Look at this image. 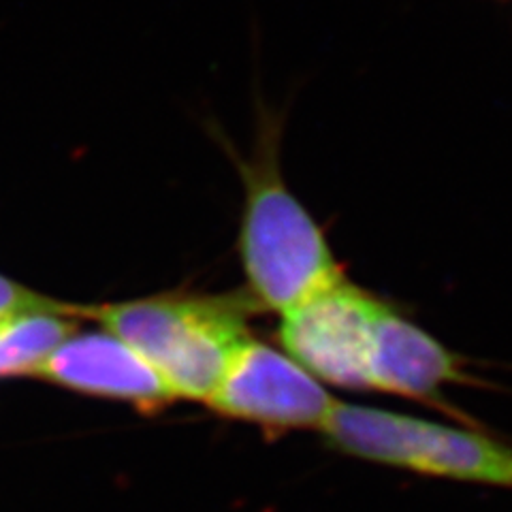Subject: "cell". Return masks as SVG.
Wrapping results in <instances>:
<instances>
[{
  "label": "cell",
  "instance_id": "1",
  "mask_svg": "<svg viewBox=\"0 0 512 512\" xmlns=\"http://www.w3.org/2000/svg\"><path fill=\"white\" fill-rule=\"evenodd\" d=\"M284 118L259 103V122L248 154L222 146L244 184L237 252L254 308L282 314L344 278L325 229L295 192L280 167Z\"/></svg>",
  "mask_w": 512,
  "mask_h": 512
},
{
  "label": "cell",
  "instance_id": "2",
  "mask_svg": "<svg viewBox=\"0 0 512 512\" xmlns=\"http://www.w3.org/2000/svg\"><path fill=\"white\" fill-rule=\"evenodd\" d=\"M248 295H165L92 314L146 361L175 397L207 404L233 352L250 338Z\"/></svg>",
  "mask_w": 512,
  "mask_h": 512
},
{
  "label": "cell",
  "instance_id": "3",
  "mask_svg": "<svg viewBox=\"0 0 512 512\" xmlns=\"http://www.w3.org/2000/svg\"><path fill=\"white\" fill-rule=\"evenodd\" d=\"M320 434L329 448L346 457L512 491V446L470 427L338 402Z\"/></svg>",
  "mask_w": 512,
  "mask_h": 512
},
{
  "label": "cell",
  "instance_id": "4",
  "mask_svg": "<svg viewBox=\"0 0 512 512\" xmlns=\"http://www.w3.org/2000/svg\"><path fill=\"white\" fill-rule=\"evenodd\" d=\"M387 308L389 303L342 278L282 312L278 340L316 380L370 391L376 325Z\"/></svg>",
  "mask_w": 512,
  "mask_h": 512
},
{
  "label": "cell",
  "instance_id": "5",
  "mask_svg": "<svg viewBox=\"0 0 512 512\" xmlns=\"http://www.w3.org/2000/svg\"><path fill=\"white\" fill-rule=\"evenodd\" d=\"M338 402L282 348L250 335L233 352L207 406L227 419L267 431H320Z\"/></svg>",
  "mask_w": 512,
  "mask_h": 512
},
{
  "label": "cell",
  "instance_id": "6",
  "mask_svg": "<svg viewBox=\"0 0 512 512\" xmlns=\"http://www.w3.org/2000/svg\"><path fill=\"white\" fill-rule=\"evenodd\" d=\"M461 365L459 355L395 308L389 306L382 312L370 361V391L455 414L446 404L444 391L453 384L474 382Z\"/></svg>",
  "mask_w": 512,
  "mask_h": 512
},
{
  "label": "cell",
  "instance_id": "7",
  "mask_svg": "<svg viewBox=\"0 0 512 512\" xmlns=\"http://www.w3.org/2000/svg\"><path fill=\"white\" fill-rule=\"evenodd\" d=\"M37 374L77 391L118 397L141 408H160L173 399L152 367L111 333H88L64 340Z\"/></svg>",
  "mask_w": 512,
  "mask_h": 512
},
{
  "label": "cell",
  "instance_id": "8",
  "mask_svg": "<svg viewBox=\"0 0 512 512\" xmlns=\"http://www.w3.org/2000/svg\"><path fill=\"white\" fill-rule=\"evenodd\" d=\"M56 312L37 310L0 325V376L37 374L43 361L75 333V325Z\"/></svg>",
  "mask_w": 512,
  "mask_h": 512
},
{
  "label": "cell",
  "instance_id": "9",
  "mask_svg": "<svg viewBox=\"0 0 512 512\" xmlns=\"http://www.w3.org/2000/svg\"><path fill=\"white\" fill-rule=\"evenodd\" d=\"M37 310H62V308H52V303L39 299L37 295H30L28 291H24V288L15 286L5 278H0V325L7 323V320L13 316L37 312Z\"/></svg>",
  "mask_w": 512,
  "mask_h": 512
}]
</instances>
